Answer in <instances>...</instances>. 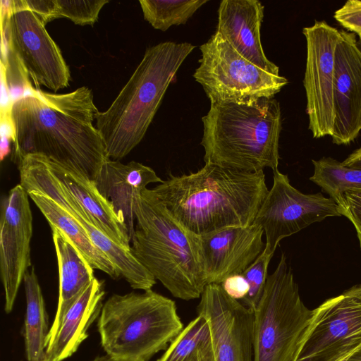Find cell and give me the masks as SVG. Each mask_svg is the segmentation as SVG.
I'll return each mask as SVG.
<instances>
[{
  "instance_id": "8d00e7d4",
  "label": "cell",
  "mask_w": 361,
  "mask_h": 361,
  "mask_svg": "<svg viewBox=\"0 0 361 361\" xmlns=\"http://www.w3.org/2000/svg\"><path fill=\"white\" fill-rule=\"evenodd\" d=\"M35 361H54V360H50L49 358H48V357L45 355L43 358H42V359H40V360H35Z\"/></svg>"
},
{
  "instance_id": "4fadbf2b",
  "label": "cell",
  "mask_w": 361,
  "mask_h": 361,
  "mask_svg": "<svg viewBox=\"0 0 361 361\" xmlns=\"http://www.w3.org/2000/svg\"><path fill=\"white\" fill-rule=\"evenodd\" d=\"M27 191L20 184L3 197L0 215V274L4 310L10 313L19 287L31 265L32 214Z\"/></svg>"
},
{
  "instance_id": "ba28073f",
  "label": "cell",
  "mask_w": 361,
  "mask_h": 361,
  "mask_svg": "<svg viewBox=\"0 0 361 361\" xmlns=\"http://www.w3.org/2000/svg\"><path fill=\"white\" fill-rule=\"evenodd\" d=\"M202 58L193 77L212 103L245 104L274 98L288 84L240 55L218 31L200 47Z\"/></svg>"
},
{
  "instance_id": "836d02e7",
  "label": "cell",
  "mask_w": 361,
  "mask_h": 361,
  "mask_svg": "<svg viewBox=\"0 0 361 361\" xmlns=\"http://www.w3.org/2000/svg\"><path fill=\"white\" fill-rule=\"evenodd\" d=\"M343 293L361 302V284L353 286L345 290Z\"/></svg>"
},
{
  "instance_id": "52a82bcc",
  "label": "cell",
  "mask_w": 361,
  "mask_h": 361,
  "mask_svg": "<svg viewBox=\"0 0 361 361\" xmlns=\"http://www.w3.org/2000/svg\"><path fill=\"white\" fill-rule=\"evenodd\" d=\"M317 315L301 300L286 255L268 275L254 310V360L293 361Z\"/></svg>"
},
{
  "instance_id": "44dd1931",
  "label": "cell",
  "mask_w": 361,
  "mask_h": 361,
  "mask_svg": "<svg viewBox=\"0 0 361 361\" xmlns=\"http://www.w3.org/2000/svg\"><path fill=\"white\" fill-rule=\"evenodd\" d=\"M51 228L59 266V292L47 348L55 338L68 309L95 278L93 267L77 247L59 230Z\"/></svg>"
},
{
  "instance_id": "5bb4252c",
  "label": "cell",
  "mask_w": 361,
  "mask_h": 361,
  "mask_svg": "<svg viewBox=\"0 0 361 361\" xmlns=\"http://www.w3.org/2000/svg\"><path fill=\"white\" fill-rule=\"evenodd\" d=\"M197 310L209 322L216 361L254 360V311L218 283L205 286Z\"/></svg>"
},
{
  "instance_id": "f1b7e54d",
  "label": "cell",
  "mask_w": 361,
  "mask_h": 361,
  "mask_svg": "<svg viewBox=\"0 0 361 361\" xmlns=\"http://www.w3.org/2000/svg\"><path fill=\"white\" fill-rule=\"evenodd\" d=\"M274 255L264 249L254 262L242 274L249 285V291L242 303L254 311L264 292L268 276V267Z\"/></svg>"
},
{
  "instance_id": "74e56055",
  "label": "cell",
  "mask_w": 361,
  "mask_h": 361,
  "mask_svg": "<svg viewBox=\"0 0 361 361\" xmlns=\"http://www.w3.org/2000/svg\"><path fill=\"white\" fill-rule=\"evenodd\" d=\"M357 42L361 46V40L357 41Z\"/></svg>"
},
{
  "instance_id": "ac0fdd59",
  "label": "cell",
  "mask_w": 361,
  "mask_h": 361,
  "mask_svg": "<svg viewBox=\"0 0 361 361\" xmlns=\"http://www.w3.org/2000/svg\"><path fill=\"white\" fill-rule=\"evenodd\" d=\"M163 180L150 167L135 161L123 164L108 159L94 183L99 192L112 205L132 239L135 230V208L137 197L153 183Z\"/></svg>"
},
{
  "instance_id": "484cf974",
  "label": "cell",
  "mask_w": 361,
  "mask_h": 361,
  "mask_svg": "<svg viewBox=\"0 0 361 361\" xmlns=\"http://www.w3.org/2000/svg\"><path fill=\"white\" fill-rule=\"evenodd\" d=\"M314 173L310 180L329 195L343 214L345 192L361 188V170L343 165L331 157L312 160Z\"/></svg>"
},
{
  "instance_id": "ffe728a7",
  "label": "cell",
  "mask_w": 361,
  "mask_h": 361,
  "mask_svg": "<svg viewBox=\"0 0 361 361\" xmlns=\"http://www.w3.org/2000/svg\"><path fill=\"white\" fill-rule=\"evenodd\" d=\"M44 158L51 173L80 205L90 221L117 243L130 248L131 240L127 228L117 216L111 204L99 192L94 181Z\"/></svg>"
},
{
  "instance_id": "9a60e30c",
  "label": "cell",
  "mask_w": 361,
  "mask_h": 361,
  "mask_svg": "<svg viewBox=\"0 0 361 361\" xmlns=\"http://www.w3.org/2000/svg\"><path fill=\"white\" fill-rule=\"evenodd\" d=\"M263 234L255 223L193 234L207 285L221 284L231 275L242 274L264 250Z\"/></svg>"
},
{
  "instance_id": "83f0119b",
  "label": "cell",
  "mask_w": 361,
  "mask_h": 361,
  "mask_svg": "<svg viewBox=\"0 0 361 361\" xmlns=\"http://www.w3.org/2000/svg\"><path fill=\"white\" fill-rule=\"evenodd\" d=\"M108 0H55L54 20L66 18L75 25H94Z\"/></svg>"
},
{
  "instance_id": "d4e9b609",
  "label": "cell",
  "mask_w": 361,
  "mask_h": 361,
  "mask_svg": "<svg viewBox=\"0 0 361 361\" xmlns=\"http://www.w3.org/2000/svg\"><path fill=\"white\" fill-rule=\"evenodd\" d=\"M157 361H216L207 319L198 315L192 319Z\"/></svg>"
},
{
  "instance_id": "4316f807",
  "label": "cell",
  "mask_w": 361,
  "mask_h": 361,
  "mask_svg": "<svg viewBox=\"0 0 361 361\" xmlns=\"http://www.w3.org/2000/svg\"><path fill=\"white\" fill-rule=\"evenodd\" d=\"M207 0H140L144 18L154 29L185 24Z\"/></svg>"
},
{
  "instance_id": "30bf717a",
  "label": "cell",
  "mask_w": 361,
  "mask_h": 361,
  "mask_svg": "<svg viewBox=\"0 0 361 361\" xmlns=\"http://www.w3.org/2000/svg\"><path fill=\"white\" fill-rule=\"evenodd\" d=\"M273 185L253 223L265 234L264 250L274 255L280 241L313 223L343 216L338 205L321 192L305 194L294 188L286 174L273 171Z\"/></svg>"
},
{
  "instance_id": "277c9868",
  "label": "cell",
  "mask_w": 361,
  "mask_h": 361,
  "mask_svg": "<svg viewBox=\"0 0 361 361\" xmlns=\"http://www.w3.org/2000/svg\"><path fill=\"white\" fill-rule=\"evenodd\" d=\"M202 121L205 164L247 172L278 169L282 120L274 98L212 103Z\"/></svg>"
},
{
  "instance_id": "d6a6232c",
  "label": "cell",
  "mask_w": 361,
  "mask_h": 361,
  "mask_svg": "<svg viewBox=\"0 0 361 361\" xmlns=\"http://www.w3.org/2000/svg\"><path fill=\"white\" fill-rule=\"evenodd\" d=\"M342 163L346 166L361 170V147L350 154Z\"/></svg>"
},
{
  "instance_id": "9c48e42d",
  "label": "cell",
  "mask_w": 361,
  "mask_h": 361,
  "mask_svg": "<svg viewBox=\"0 0 361 361\" xmlns=\"http://www.w3.org/2000/svg\"><path fill=\"white\" fill-rule=\"evenodd\" d=\"M1 47L16 56L35 83L56 92L69 86L71 74L61 51L41 18L30 10H13L1 1Z\"/></svg>"
},
{
  "instance_id": "8992f818",
  "label": "cell",
  "mask_w": 361,
  "mask_h": 361,
  "mask_svg": "<svg viewBox=\"0 0 361 361\" xmlns=\"http://www.w3.org/2000/svg\"><path fill=\"white\" fill-rule=\"evenodd\" d=\"M97 328L106 355L121 361H149L184 327L175 302L148 290L110 296Z\"/></svg>"
},
{
  "instance_id": "2e32d148",
  "label": "cell",
  "mask_w": 361,
  "mask_h": 361,
  "mask_svg": "<svg viewBox=\"0 0 361 361\" xmlns=\"http://www.w3.org/2000/svg\"><path fill=\"white\" fill-rule=\"evenodd\" d=\"M340 32L335 54V120L331 137L334 144L348 145L361 130V54L355 35Z\"/></svg>"
},
{
  "instance_id": "1f68e13d",
  "label": "cell",
  "mask_w": 361,
  "mask_h": 361,
  "mask_svg": "<svg viewBox=\"0 0 361 361\" xmlns=\"http://www.w3.org/2000/svg\"><path fill=\"white\" fill-rule=\"evenodd\" d=\"M224 291L232 298L243 300L249 291V285L243 274H233L221 283Z\"/></svg>"
},
{
  "instance_id": "7402d4cb",
  "label": "cell",
  "mask_w": 361,
  "mask_h": 361,
  "mask_svg": "<svg viewBox=\"0 0 361 361\" xmlns=\"http://www.w3.org/2000/svg\"><path fill=\"white\" fill-rule=\"evenodd\" d=\"M105 295L104 283L96 277L74 302L65 314L60 329L46 356L62 361L75 353L87 336V330L99 317Z\"/></svg>"
},
{
  "instance_id": "4dcf8cb0",
  "label": "cell",
  "mask_w": 361,
  "mask_h": 361,
  "mask_svg": "<svg viewBox=\"0 0 361 361\" xmlns=\"http://www.w3.org/2000/svg\"><path fill=\"white\" fill-rule=\"evenodd\" d=\"M343 214L354 226L361 249V188L345 192Z\"/></svg>"
},
{
  "instance_id": "f546056e",
  "label": "cell",
  "mask_w": 361,
  "mask_h": 361,
  "mask_svg": "<svg viewBox=\"0 0 361 361\" xmlns=\"http://www.w3.org/2000/svg\"><path fill=\"white\" fill-rule=\"evenodd\" d=\"M336 20L347 30L357 35L361 40V1L348 0L336 10L334 15Z\"/></svg>"
},
{
  "instance_id": "603a6c76",
  "label": "cell",
  "mask_w": 361,
  "mask_h": 361,
  "mask_svg": "<svg viewBox=\"0 0 361 361\" xmlns=\"http://www.w3.org/2000/svg\"><path fill=\"white\" fill-rule=\"evenodd\" d=\"M49 224L62 232L80 251L94 269L116 279L121 273L111 260L92 242L85 229L63 208L50 198L36 192H27Z\"/></svg>"
},
{
  "instance_id": "3957f363",
  "label": "cell",
  "mask_w": 361,
  "mask_h": 361,
  "mask_svg": "<svg viewBox=\"0 0 361 361\" xmlns=\"http://www.w3.org/2000/svg\"><path fill=\"white\" fill-rule=\"evenodd\" d=\"M195 46L164 42L147 48L109 109L94 116L107 156L118 160L143 139L178 68Z\"/></svg>"
},
{
  "instance_id": "f35d334b",
  "label": "cell",
  "mask_w": 361,
  "mask_h": 361,
  "mask_svg": "<svg viewBox=\"0 0 361 361\" xmlns=\"http://www.w3.org/2000/svg\"><path fill=\"white\" fill-rule=\"evenodd\" d=\"M358 43V42H357ZM360 49V54H361V46L358 44Z\"/></svg>"
},
{
  "instance_id": "cb8c5ba5",
  "label": "cell",
  "mask_w": 361,
  "mask_h": 361,
  "mask_svg": "<svg viewBox=\"0 0 361 361\" xmlns=\"http://www.w3.org/2000/svg\"><path fill=\"white\" fill-rule=\"evenodd\" d=\"M23 283L26 298L23 329L25 354L28 361H35L46 355L50 329L44 300L34 268L27 271Z\"/></svg>"
},
{
  "instance_id": "e575fe53",
  "label": "cell",
  "mask_w": 361,
  "mask_h": 361,
  "mask_svg": "<svg viewBox=\"0 0 361 361\" xmlns=\"http://www.w3.org/2000/svg\"><path fill=\"white\" fill-rule=\"evenodd\" d=\"M344 361H361V347Z\"/></svg>"
},
{
  "instance_id": "d6986e66",
  "label": "cell",
  "mask_w": 361,
  "mask_h": 361,
  "mask_svg": "<svg viewBox=\"0 0 361 361\" xmlns=\"http://www.w3.org/2000/svg\"><path fill=\"white\" fill-rule=\"evenodd\" d=\"M47 196L85 229L94 245L111 260L133 289L152 290L156 279L135 257L131 249L117 243L90 223L80 205L61 184L53 185Z\"/></svg>"
},
{
  "instance_id": "d590c367",
  "label": "cell",
  "mask_w": 361,
  "mask_h": 361,
  "mask_svg": "<svg viewBox=\"0 0 361 361\" xmlns=\"http://www.w3.org/2000/svg\"><path fill=\"white\" fill-rule=\"evenodd\" d=\"M92 361H121V360H116L108 355H106L104 356H97Z\"/></svg>"
},
{
  "instance_id": "8fae6325",
  "label": "cell",
  "mask_w": 361,
  "mask_h": 361,
  "mask_svg": "<svg viewBox=\"0 0 361 361\" xmlns=\"http://www.w3.org/2000/svg\"><path fill=\"white\" fill-rule=\"evenodd\" d=\"M307 59L303 80L309 129L314 138L331 136L335 120V54L341 32L325 21L305 27Z\"/></svg>"
},
{
  "instance_id": "5b68a950",
  "label": "cell",
  "mask_w": 361,
  "mask_h": 361,
  "mask_svg": "<svg viewBox=\"0 0 361 361\" xmlns=\"http://www.w3.org/2000/svg\"><path fill=\"white\" fill-rule=\"evenodd\" d=\"M145 190L135 203L132 252L175 298H200L207 283L193 234Z\"/></svg>"
},
{
  "instance_id": "6da1fadb",
  "label": "cell",
  "mask_w": 361,
  "mask_h": 361,
  "mask_svg": "<svg viewBox=\"0 0 361 361\" xmlns=\"http://www.w3.org/2000/svg\"><path fill=\"white\" fill-rule=\"evenodd\" d=\"M98 111L87 87L64 94L35 89L11 106L15 159L41 155L94 181L109 159L93 126Z\"/></svg>"
},
{
  "instance_id": "7c38bea8",
  "label": "cell",
  "mask_w": 361,
  "mask_h": 361,
  "mask_svg": "<svg viewBox=\"0 0 361 361\" xmlns=\"http://www.w3.org/2000/svg\"><path fill=\"white\" fill-rule=\"evenodd\" d=\"M361 347V302L343 293L326 300L293 361H344Z\"/></svg>"
},
{
  "instance_id": "7a4b0ae2",
  "label": "cell",
  "mask_w": 361,
  "mask_h": 361,
  "mask_svg": "<svg viewBox=\"0 0 361 361\" xmlns=\"http://www.w3.org/2000/svg\"><path fill=\"white\" fill-rule=\"evenodd\" d=\"M145 191L185 231L203 235L253 223L268 188L263 171L247 172L205 165L172 176Z\"/></svg>"
},
{
  "instance_id": "e0dca14e",
  "label": "cell",
  "mask_w": 361,
  "mask_h": 361,
  "mask_svg": "<svg viewBox=\"0 0 361 361\" xmlns=\"http://www.w3.org/2000/svg\"><path fill=\"white\" fill-rule=\"evenodd\" d=\"M264 8L257 0H223L218 9L216 31L246 60L279 75V68L267 59L261 42Z\"/></svg>"
}]
</instances>
